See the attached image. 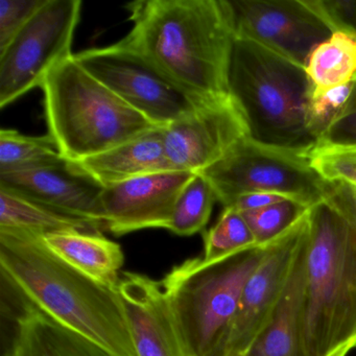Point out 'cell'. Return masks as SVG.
I'll list each match as a JSON object with an SVG mask.
<instances>
[{
	"instance_id": "obj_24",
	"label": "cell",
	"mask_w": 356,
	"mask_h": 356,
	"mask_svg": "<svg viewBox=\"0 0 356 356\" xmlns=\"http://www.w3.org/2000/svg\"><path fill=\"white\" fill-rule=\"evenodd\" d=\"M257 245L241 212L224 208L216 224L204 234V260L220 259L251 245Z\"/></svg>"
},
{
	"instance_id": "obj_18",
	"label": "cell",
	"mask_w": 356,
	"mask_h": 356,
	"mask_svg": "<svg viewBox=\"0 0 356 356\" xmlns=\"http://www.w3.org/2000/svg\"><path fill=\"white\" fill-rule=\"evenodd\" d=\"M8 356L116 355L29 304L18 316L15 337Z\"/></svg>"
},
{
	"instance_id": "obj_21",
	"label": "cell",
	"mask_w": 356,
	"mask_h": 356,
	"mask_svg": "<svg viewBox=\"0 0 356 356\" xmlns=\"http://www.w3.org/2000/svg\"><path fill=\"white\" fill-rule=\"evenodd\" d=\"M305 72L318 97L356 79V39L341 33L321 43L308 58Z\"/></svg>"
},
{
	"instance_id": "obj_8",
	"label": "cell",
	"mask_w": 356,
	"mask_h": 356,
	"mask_svg": "<svg viewBox=\"0 0 356 356\" xmlns=\"http://www.w3.org/2000/svg\"><path fill=\"white\" fill-rule=\"evenodd\" d=\"M81 0H47L0 51V108L42 86L51 70L72 57Z\"/></svg>"
},
{
	"instance_id": "obj_16",
	"label": "cell",
	"mask_w": 356,
	"mask_h": 356,
	"mask_svg": "<svg viewBox=\"0 0 356 356\" xmlns=\"http://www.w3.org/2000/svg\"><path fill=\"white\" fill-rule=\"evenodd\" d=\"M300 245L280 300L245 356H304L302 314L305 286L306 241Z\"/></svg>"
},
{
	"instance_id": "obj_7",
	"label": "cell",
	"mask_w": 356,
	"mask_h": 356,
	"mask_svg": "<svg viewBox=\"0 0 356 356\" xmlns=\"http://www.w3.org/2000/svg\"><path fill=\"white\" fill-rule=\"evenodd\" d=\"M224 208L249 193H272L312 207L326 197L328 182L305 154L264 145L247 136L213 165L200 172Z\"/></svg>"
},
{
	"instance_id": "obj_33",
	"label": "cell",
	"mask_w": 356,
	"mask_h": 356,
	"mask_svg": "<svg viewBox=\"0 0 356 356\" xmlns=\"http://www.w3.org/2000/svg\"><path fill=\"white\" fill-rule=\"evenodd\" d=\"M354 348H356V339L349 341V343H343L341 347L335 349L334 351L330 352L327 356H347L348 353Z\"/></svg>"
},
{
	"instance_id": "obj_13",
	"label": "cell",
	"mask_w": 356,
	"mask_h": 356,
	"mask_svg": "<svg viewBox=\"0 0 356 356\" xmlns=\"http://www.w3.org/2000/svg\"><path fill=\"white\" fill-rule=\"evenodd\" d=\"M105 187L78 163L63 159L32 170L0 174V189L104 230L102 193Z\"/></svg>"
},
{
	"instance_id": "obj_4",
	"label": "cell",
	"mask_w": 356,
	"mask_h": 356,
	"mask_svg": "<svg viewBox=\"0 0 356 356\" xmlns=\"http://www.w3.org/2000/svg\"><path fill=\"white\" fill-rule=\"evenodd\" d=\"M228 87L252 139L303 154L316 147L309 127L314 88L303 66L251 41L234 39Z\"/></svg>"
},
{
	"instance_id": "obj_14",
	"label": "cell",
	"mask_w": 356,
	"mask_h": 356,
	"mask_svg": "<svg viewBox=\"0 0 356 356\" xmlns=\"http://www.w3.org/2000/svg\"><path fill=\"white\" fill-rule=\"evenodd\" d=\"M195 172L165 170L105 187L102 207L106 230L114 235L168 229L177 200Z\"/></svg>"
},
{
	"instance_id": "obj_32",
	"label": "cell",
	"mask_w": 356,
	"mask_h": 356,
	"mask_svg": "<svg viewBox=\"0 0 356 356\" xmlns=\"http://www.w3.org/2000/svg\"><path fill=\"white\" fill-rule=\"evenodd\" d=\"M287 197L282 195H272V193H249V195H241L237 197L232 205L229 207L234 208L238 212L252 211V210L260 209L268 207L273 204L284 201ZM295 201V200H293ZM227 208V207H226Z\"/></svg>"
},
{
	"instance_id": "obj_9",
	"label": "cell",
	"mask_w": 356,
	"mask_h": 356,
	"mask_svg": "<svg viewBox=\"0 0 356 356\" xmlns=\"http://www.w3.org/2000/svg\"><path fill=\"white\" fill-rule=\"evenodd\" d=\"M74 58L91 76L154 126H168L206 103L191 97L122 41L111 47L81 51Z\"/></svg>"
},
{
	"instance_id": "obj_29",
	"label": "cell",
	"mask_w": 356,
	"mask_h": 356,
	"mask_svg": "<svg viewBox=\"0 0 356 356\" xmlns=\"http://www.w3.org/2000/svg\"><path fill=\"white\" fill-rule=\"evenodd\" d=\"M352 83L331 89L318 97H312L309 108V127L316 140L347 103L351 95Z\"/></svg>"
},
{
	"instance_id": "obj_20",
	"label": "cell",
	"mask_w": 356,
	"mask_h": 356,
	"mask_svg": "<svg viewBox=\"0 0 356 356\" xmlns=\"http://www.w3.org/2000/svg\"><path fill=\"white\" fill-rule=\"evenodd\" d=\"M0 228L29 231L43 236L64 231H102L86 220L64 216L3 189H0Z\"/></svg>"
},
{
	"instance_id": "obj_2",
	"label": "cell",
	"mask_w": 356,
	"mask_h": 356,
	"mask_svg": "<svg viewBox=\"0 0 356 356\" xmlns=\"http://www.w3.org/2000/svg\"><path fill=\"white\" fill-rule=\"evenodd\" d=\"M122 42L200 101L228 97L234 34L226 0H140L127 5Z\"/></svg>"
},
{
	"instance_id": "obj_1",
	"label": "cell",
	"mask_w": 356,
	"mask_h": 356,
	"mask_svg": "<svg viewBox=\"0 0 356 356\" xmlns=\"http://www.w3.org/2000/svg\"><path fill=\"white\" fill-rule=\"evenodd\" d=\"M3 278L29 304L116 356H137L118 287L102 284L49 250L43 235L0 228Z\"/></svg>"
},
{
	"instance_id": "obj_10",
	"label": "cell",
	"mask_w": 356,
	"mask_h": 356,
	"mask_svg": "<svg viewBox=\"0 0 356 356\" xmlns=\"http://www.w3.org/2000/svg\"><path fill=\"white\" fill-rule=\"evenodd\" d=\"M235 39L251 41L305 68L332 36L303 0H226Z\"/></svg>"
},
{
	"instance_id": "obj_25",
	"label": "cell",
	"mask_w": 356,
	"mask_h": 356,
	"mask_svg": "<svg viewBox=\"0 0 356 356\" xmlns=\"http://www.w3.org/2000/svg\"><path fill=\"white\" fill-rule=\"evenodd\" d=\"M308 209L309 207L299 202L284 200L268 207L241 212V214L249 225L256 243L266 245L286 232Z\"/></svg>"
},
{
	"instance_id": "obj_19",
	"label": "cell",
	"mask_w": 356,
	"mask_h": 356,
	"mask_svg": "<svg viewBox=\"0 0 356 356\" xmlns=\"http://www.w3.org/2000/svg\"><path fill=\"white\" fill-rule=\"evenodd\" d=\"M56 255L89 278L118 287L124 264L122 247L101 233L64 231L43 236Z\"/></svg>"
},
{
	"instance_id": "obj_15",
	"label": "cell",
	"mask_w": 356,
	"mask_h": 356,
	"mask_svg": "<svg viewBox=\"0 0 356 356\" xmlns=\"http://www.w3.org/2000/svg\"><path fill=\"white\" fill-rule=\"evenodd\" d=\"M118 291L137 356H186L161 282L124 272Z\"/></svg>"
},
{
	"instance_id": "obj_30",
	"label": "cell",
	"mask_w": 356,
	"mask_h": 356,
	"mask_svg": "<svg viewBox=\"0 0 356 356\" xmlns=\"http://www.w3.org/2000/svg\"><path fill=\"white\" fill-rule=\"evenodd\" d=\"M356 145V79L351 95L339 115L322 133L316 147H353Z\"/></svg>"
},
{
	"instance_id": "obj_23",
	"label": "cell",
	"mask_w": 356,
	"mask_h": 356,
	"mask_svg": "<svg viewBox=\"0 0 356 356\" xmlns=\"http://www.w3.org/2000/svg\"><path fill=\"white\" fill-rule=\"evenodd\" d=\"M216 201L209 181L197 172L181 191L168 230L179 236H191L201 232L209 222Z\"/></svg>"
},
{
	"instance_id": "obj_31",
	"label": "cell",
	"mask_w": 356,
	"mask_h": 356,
	"mask_svg": "<svg viewBox=\"0 0 356 356\" xmlns=\"http://www.w3.org/2000/svg\"><path fill=\"white\" fill-rule=\"evenodd\" d=\"M326 199L334 204L356 226V187L343 182H328Z\"/></svg>"
},
{
	"instance_id": "obj_22",
	"label": "cell",
	"mask_w": 356,
	"mask_h": 356,
	"mask_svg": "<svg viewBox=\"0 0 356 356\" xmlns=\"http://www.w3.org/2000/svg\"><path fill=\"white\" fill-rule=\"evenodd\" d=\"M63 158L49 134L28 136L10 129L0 131V174L49 165Z\"/></svg>"
},
{
	"instance_id": "obj_26",
	"label": "cell",
	"mask_w": 356,
	"mask_h": 356,
	"mask_svg": "<svg viewBox=\"0 0 356 356\" xmlns=\"http://www.w3.org/2000/svg\"><path fill=\"white\" fill-rule=\"evenodd\" d=\"M305 155L327 182H343L356 187V145L314 147Z\"/></svg>"
},
{
	"instance_id": "obj_27",
	"label": "cell",
	"mask_w": 356,
	"mask_h": 356,
	"mask_svg": "<svg viewBox=\"0 0 356 356\" xmlns=\"http://www.w3.org/2000/svg\"><path fill=\"white\" fill-rule=\"evenodd\" d=\"M330 29L356 39V0H303Z\"/></svg>"
},
{
	"instance_id": "obj_6",
	"label": "cell",
	"mask_w": 356,
	"mask_h": 356,
	"mask_svg": "<svg viewBox=\"0 0 356 356\" xmlns=\"http://www.w3.org/2000/svg\"><path fill=\"white\" fill-rule=\"evenodd\" d=\"M49 134L62 157L80 162L157 128L76 61L60 63L43 82Z\"/></svg>"
},
{
	"instance_id": "obj_5",
	"label": "cell",
	"mask_w": 356,
	"mask_h": 356,
	"mask_svg": "<svg viewBox=\"0 0 356 356\" xmlns=\"http://www.w3.org/2000/svg\"><path fill=\"white\" fill-rule=\"evenodd\" d=\"M254 245L220 259L191 258L161 281L186 356H220L243 289L266 257Z\"/></svg>"
},
{
	"instance_id": "obj_12",
	"label": "cell",
	"mask_w": 356,
	"mask_h": 356,
	"mask_svg": "<svg viewBox=\"0 0 356 356\" xmlns=\"http://www.w3.org/2000/svg\"><path fill=\"white\" fill-rule=\"evenodd\" d=\"M163 136L170 168L197 174L213 165L250 135L243 112L228 95L206 102L163 127Z\"/></svg>"
},
{
	"instance_id": "obj_17",
	"label": "cell",
	"mask_w": 356,
	"mask_h": 356,
	"mask_svg": "<svg viewBox=\"0 0 356 356\" xmlns=\"http://www.w3.org/2000/svg\"><path fill=\"white\" fill-rule=\"evenodd\" d=\"M76 163L104 187L172 170L166 158L161 127Z\"/></svg>"
},
{
	"instance_id": "obj_3",
	"label": "cell",
	"mask_w": 356,
	"mask_h": 356,
	"mask_svg": "<svg viewBox=\"0 0 356 356\" xmlns=\"http://www.w3.org/2000/svg\"><path fill=\"white\" fill-rule=\"evenodd\" d=\"M356 339V226L325 197L308 210L302 314L304 356Z\"/></svg>"
},
{
	"instance_id": "obj_11",
	"label": "cell",
	"mask_w": 356,
	"mask_h": 356,
	"mask_svg": "<svg viewBox=\"0 0 356 356\" xmlns=\"http://www.w3.org/2000/svg\"><path fill=\"white\" fill-rule=\"evenodd\" d=\"M307 229L308 211L270 243L266 257L243 289L220 356H245L268 324L284 291Z\"/></svg>"
},
{
	"instance_id": "obj_28",
	"label": "cell",
	"mask_w": 356,
	"mask_h": 356,
	"mask_svg": "<svg viewBox=\"0 0 356 356\" xmlns=\"http://www.w3.org/2000/svg\"><path fill=\"white\" fill-rule=\"evenodd\" d=\"M45 3L47 0H0V51Z\"/></svg>"
}]
</instances>
